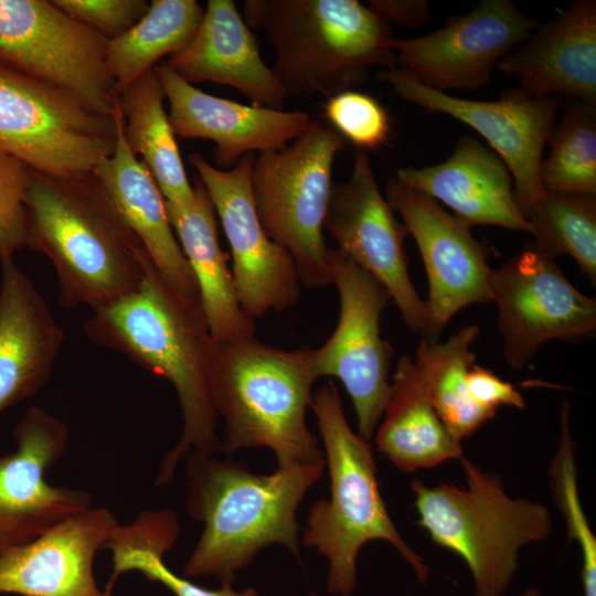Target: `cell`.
<instances>
[{"label": "cell", "mask_w": 596, "mask_h": 596, "mask_svg": "<svg viewBox=\"0 0 596 596\" xmlns=\"http://www.w3.org/2000/svg\"><path fill=\"white\" fill-rule=\"evenodd\" d=\"M84 330L94 343L121 352L175 390L183 430L162 459L157 486L171 482L178 462L191 451L222 453L211 395L215 340L201 301L172 289L152 265L136 291L93 312Z\"/></svg>", "instance_id": "cell-1"}, {"label": "cell", "mask_w": 596, "mask_h": 596, "mask_svg": "<svg viewBox=\"0 0 596 596\" xmlns=\"http://www.w3.org/2000/svg\"><path fill=\"white\" fill-rule=\"evenodd\" d=\"M24 209L26 247L52 264L63 307L105 309L136 291L153 265L92 172L62 178L32 169Z\"/></svg>", "instance_id": "cell-2"}, {"label": "cell", "mask_w": 596, "mask_h": 596, "mask_svg": "<svg viewBox=\"0 0 596 596\" xmlns=\"http://www.w3.org/2000/svg\"><path fill=\"white\" fill-rule=\"evenodd\" d=\"M184 459L185 509L192 519L204 523V531L183 577L210 575L222 585H232L235 573L274 543L299 558L297 510L307 491L321 479L326 461L256 475L230 458L191 451Z\"/></svg>", "instance_id": "cell-3"}, {"label": "cell", "mask_w": 596, "mask_h": 596, "mask_svg": "<svg viewBox=\"0 0 596 596\" xmlns=\"http://www.w3.org/2000/svg\"><path fill=\"white\" fill-rule=\"evenodd\" d=\"M244 15L273 45L287 95L330 98L372 66L397 67L392 24L356 0H247Z\"/></svg>", "instance_id": "cell-4"}, {"label": "cell", "mask_w": 596, "mask_h": 596, "mask_svg": "<svg viewBox=\"0 0 596 596\" xmlns=\"http://www.w3.org/2000/svg\"><path fill=\"white\" fill-rule=\"evenodd\" d=\"M310 348L294 351L254 337L214 343L211 395L225 423L222 453L268 447L278 467L326 461L306 422L316 381Z\"/></svg>", "instance_id": "cell-5"}, {"label": "cell", "mask_w": 596, "mask_h": 596, "mask_svg": "<svg viewBox=\"0 0 596 596\" xmlns=\"http://www.w3.org/2000/svg\"><path fill=\"white\" fill-rule=\"evenodd\" d=\"M310 406L326 448L330 498L311 505L302 544L328 560V593L351 596L356 557L373 540L390 542L425 583L428 566L397 532L380 491L371 446L350 428L338 386L329 381L312 396Z\"/></svg>", "instance_id": "cell-6"}, {"label": "cell", "mask_w": 596, "mask_h": 596, "mask_svg": "<svg viewBox=\"0 0 596 596\" xmlns=\"http://www.w3.org/2000/svg\"><path fill=\"white\" fill-rule=\"evenodd\" d=\"M459 461L465 488L412 482L418 524L466 563L475 596H502L518 571L522 547L550 536L552 514L540 502L510 497L497 473L466 457Z\"/></svg>", "instance_id": "cell-7"}, {"label": "cell", "mask_w": 596, "mask_h": 596, "mask_svg": "<svg viewBox=\"0 0 596 596\" xmlns=\"http://www.w3.org/2000/svg\"><path fill=\"white\" fill-rule=\"evenodd\" d=\"M347 140L329 124L311 119L286 147L255 156L251 173L255 207L268 237L292 257L299 281L331 284L323 221L332 166Z\"/></svg>", "instance_id": "cell-8"}, {"label": "cell", "mask_w": 596, "mask_h": 596, "mask_svg": "<svg viewBox=\"0 0 596 596\" xmlns=\"http://www.w3.org/2000/svg\"><path fill=\"white\" fill-rule=\"evenodd\" d=\"M115 146V115L96 114L0 63V151L38 172L68 178L91 173Z\"/></svg>", "instance_id": "cell-9"}, {"label": "cell", "mask_w": 596, "mask_h": 596, "mask_svg": "<svg viewBox=\"0 0 596 596\" xmlns=\"http://www.w3.org/2000/svg\"><path fill=\"white\" fill-rule=\"evenodd\" d=\"M107 42L52 1L0 0V63L113 116L118 94Z\"/></svg>", "instance_id": "cell-10"}, {"label": "cell", "mask_w": 596, "mask_h": 596, "mask_svg": "<svg viewBox=\"0 0 596 596\" xmlns=\"http://www.w3.org/2000/svg\"><path fill=\"white\" fill-rule=\"evenodd\" d=\"M331 284L340 298L338 324L319 349H312L311 373L344 385L358 417L359 434L373 435L390 390L393 348L381 337V317L391 299L386 289L337 248H329Z\"/></svg>", "instance_id": "cell-11"}, {"label": "cell", "mask_w": 596, "mask_h": 596, "mask_svg": "<svg viewBox=\"0 0 596 596\" xmlns=\"http://www.w3.org/2000/svg\"><path fill=\"white\" fill-rule=\"evenodd\" d=\"M376 78L405 102L451 116L483 137L508 167L514 201L524 219L543 199L542 155L563 96L536 97L512 87L497 100L465 99L432 89L400 67L384 68Z\"/></svg>", "instance_id": "cell-12"}, {"label": "cell", "mask_w": 596, "mask_h": 596, "mask_svg": "<svg viewBox=\"0 0 596 596\" xmlns=\"http://www.w3.org/2000/svg\"><path fill=\"white\" fill-rule=\"evenodd\" d=\"M491 298L503 356L514 370L524 369L550 340L577 342L596 331V300L579 292L534 243L493 270Z\"/></svg>", "instance_id": "cell-13"}, {"label": "cell", "mask_w": 596, "mask_h": 596, "mask_svg": "<svg viewBox=\"0 0 596 596\" xmlns=\"http://www.w3.org/2000/svg\"><path fill=\"white\" fill-rule=\"evenodd\" d=\"M380 191L370 158L355 151L350 177L332 184L323 221L341 253L376 279L389 292L406 327L435 341L427 302L408 274L404 238L408 233Z\"/></svg>", "instance_id": "cell-14"}, {"label": "cell", "mask_w": 596, "mask_h": 596, "mask_svg": "<svg viewBox=\"0 0 596 596\" xmlns=\"http://www.w3.org/2000/svg\"><path fill=\"white\" fill-rule=\"evenodd\" d=\"M222 223L233 259V277L243 311L253 320L283 311L300 298L291 255L272 241L259 221L251 185L255 155L223 170L200 153L188 156Z\"/></svg>", "instance_id": "cell-15"}, {"label": "cell", "mask_w": 596, "mask_h": 596, "mask_svg": "<svg viewBox=\"0 0 596 596\" xmlns=\"http://www.w3.org/2000/svg\"><path fill=\"white\" fill-rule=\"evenodd\" d=\"M539 24L511 0H483L432 33L393 39L392 47L397 51V67L432 89H477Z\"/></svg>", "instance_id": "cell-16"}, {"label": "cell", "mask_w": 596, "mask_h": 596, "mask_svg": "<svg viewBox=\"0 0 596 596\" xmlns=\"http://www.w3.org/2000/svg\"><path fill=\"white\" fill-rule=\"evenodd\" d=\"M385 199L402 216L418 246L428 278L426 302L432 333L438 341L444 327L459 310L492 300L490 249L473 236L467 223L397 177L387 180Z\"/></svg>", "instance_id": "cell-17"}, {"label": "cell", "mask_w": 596, "mask_h": 596, "mask_svg": "<svg viewBox=\"0 0 596 596\" xmlns=\"http://www.w3.org/2000/svg\"><path fill=\"white\" fill-rule=\"evenodd\" d=\"M14 453L0 456V555L91 508L92 494L53 487L45 471L66 453L67 426L39 406L13 430Z\"/></svg>", "instance_id": "cell-18"}, {"label": "cell", "mask_w": 596, "mask_h": 596, "mask_svg": "<svg viewBox=\"0 0 596 596\" xmlns=\"http://www.w3.org/2000/svg\"><path fill=\"white\" fill-rule=\"evenodd\" d=\"M175 137L204 139L215 145L213 158L231 169L245 155L279 150L309 126L310 115L244 105L210 95L175 74L166 63L156 65Z\"/></svg>", "instance_id": "cell-19"}, {"label": "cell", "mask_w": 596, "mask_h": 596, "mask_svg": "<svg viewBox=\"0 0 596 596\" xmlns=\"http://www.w3.org/2000/svg\"><path fill=\"white\" fill-rule=\"evenodd\" d=\"M119 524L106 508L74 514L35 540L0 555V593L22 596H111L93 564Z\"/></svg>", "instance_id": "cell-20"}, {"label": "cell", "mask_w": 596, "mask_h": 596, "mask_svg": "<svg viewBox=\"0 0 596 596\" xmlns=\"http://www.w3.org/2000/svg\"><path fill=\"white\" fill-rule=\"evenodd\" d=\"M501 73L518 78L536 96H570L596 105V1L576 0L539 24L499 61Z\"/></svg>", "instance_id": "cell-21"}, {"label": "cell", "mask_w": 596, "mask_h": 596, "mask_svg": "<svg viewBox=\"0 0 596 596\" xmlns=\"http://www.w3.org/2000/svg\"><path fill=\"white\" fill-rule=\"evenodd\" d=\"M114 115L115 150L92 174L111 207L142 243L161 278L181 295L201 301L194 274L169 222L166 200L152 175L129 149L118 106Z\"/></svg>", "instance_id": "cell-22"}, {"label": "cell", "mask_w": 596, "mask_h": 596, "mask_svg": "<svg viewBox=\"0 0 596 596\" xmlns=\"http://www.w3.org/2000/svg\"><path fill=\"white\" fill-rule=\"evenodd\" d=\"M0 414L50 380L64 331L13 258L0 260Z\"/></svg>", "instance_id": "cell-23"}, {"label": "cell", "mask_w": 596, "mask_h": 596, "mask_svg": "<svg viewBox=\"0 0 596 596\" xmlns=\"http://www.w3.org/2000/svg\"><path fill=\"white\" fill-rule=\"evenodd\" d=\"M166 64L190 84L230 86L256 106L283 109L288 96L232 0H209L193 39Z\"/></svg>", "instance_id": "cell-24"}, {"label": "cell", "mask_w": 596, "mask_h": 596, "mask_svg": "<svg viewBox=\"0 0 596 596\" xmlns=\"http://www.w3.org/2000/svg\"><path fill=\"white\" fill-rule=\"evenodd\" d=\"M395 177L445 203L469 226L530 231L515 204L508 167L475 138H459L453 153L443 162L421 169L400 168Z\"/></svg>", "instance_id": "cell-25"}, {"label": "cell", "mask_w": 596, "mask_h": 596, "mask_svg": "<svg viewBox=\"0 0 596 596\" xmlns=\"http://www.w3.org/2000/svg\"><path fill=\"white\" fill-rule=\"evenodd\" d=\"M169 222L194 274L202 309L216 342H234L255 336V323L242 309L228 254L220 244L215 210L198 177L192 196L166 201Z\"/></svg>", "instance_id": "cell-26"}, {"label": "cell", "mask_w": 596, "mask_h": 596, "mask_svg": "<svg viewBox=\"0 0 596 596\" xmlns=\"http://www.w3.org/2000/svg\"><path fill=\"white\" fill-rule=\"evenodd\" d=\"M391 380L384 419L375 435L377 451L407 472L464 457L461 441L437 414L415 361L401 356Z\"/></svg>", "instance_id": "cell-27"}, {"label": "cell", "mask_w": 596, "mask_h": 596, "mask_svg": "<svg viewBox=\"0 0 596 596\" xmlns=\"http://www.w3.org/2000/svg\"><path fill=\"white\" fill-rule=\"evenodd\" d=\"M156 67V66H155ZM156 68L142 74L118 95L124 134L131 152L157 182L166 201L184 202L193 193Z\"/></svg>", "instance_id": "cell-28"}, {"label": "cell", "mask_w": 596, "mask_h": 596, "mask_svg": "<svg viewBox=\"0 0 596 596\" xmlns=\"http://www.w3.org/2000/svg\"><path fill=\"white\" fill-rule=\"evenodd\" d=\"M204 10L195 0H152L127 32L108 40L106 63L119 95L166 55L182 51L195 35Z\"/></svg>", "instance_id": "cell-29"}, {"label": "cell", "mask_w": 596, "mask_h": 596, "mask_svg": "<svg viewBox=\"0 0 596 596\" xmlns=\"http://www.w3.org/2000/svg\"><path fill=\"white\" fill-rule=\"evenodd\" d=\"M179 533L178 515L168 509L142 511L129 524H117L105 545L113 554V573L105 592L110 595L115 581L121 574L138 571L167 587L174 596H259L252 587L241 592L234 590L232 585H222L219 589L203 588L171 571L163 562V555L173 547Z\"/></svg>", "instance_id": "cell-30"}, {"label": "cell", "mask_w": 596, "mask_h": 596, "mask_svg": "<svg viewBox=\"0 0 596 596\" xmlns=\"http://www.w3.org/2000/svg\"><path fill=\"white\" fill-rule=\"evenodd\" d=\"M480 333L476 324L465 326L447 341L422 340L415 363L427 386L433 405L455 438L472 435L496 413L478 405L467 387V374L476 362L472 344Z\"/></svg>", "instance_id": "cell-31"}, {"label": "cell", "mask_w": 596, "mask_h": 596, "mask_svg": "<svg viewBox=\"0 0 596 596\" xmlns=\"http://www.w3.org/2000/svg\"><path fill=\"white\" fill-rule=\"evenodd\" d=\"M529 233L547 255H570L596 281V194L545 192L528 213Z\"/></svg>", "instance_id": "cell-32"}, {"label": "cell", "mask_w": 596, "mask_h": 596, "mask_svg": "<svg viewBox=\"0 0 596 596\" xmlns=\"http://www.w3.org/2000/svg\"><path fill=\"white\" fill-rule=\"evenodd\" d=\"M540 168L545 192L596 194V105L572 99L547 136Z\"/></svg>", "instance_id": "cell-33"}, {"label": "cell", "mask_w": 596, "mask_h": 596, "mask_svg": "<svg viewBox=\"0 0 596 596\" xmlns=\"http://www.w3.org/2000/svg\"><path fill=\"white\" fill-rule=\"evenodd\" d=\"M570 403L565 400L561 411V433L557 450L550 465V483L564 515L567 540L581 549V581L583 596H596V538L585 517L577 489L575 443L570 430Z\"/></svg>", "instance_id": "cell-34"}, {"label": "cell", "mask_w": 596, "mask_h": 596, "mask_svg": "<svg viewBox=\"0 0 596 596\" xmlns=\"http://www.w3.org/2000/svg\"><path fill=\"white\" fill-rule=\"evenodd\" d=\"M329 125L358 150H377L392 131L387 110L371 95L345 91L330 98L323 107Z\"/></svg>", "instance_id": "cell-35"}, {"label": "cell", "mask_w": 596, "mask_h": 596, "mask_svg": "<svg viewBox=\"0 0 596 596\" xmlns=\"http://www.w3.org/2000/svg\"><path fill=\"white\" fill-rule=\"evenodd\" d=\"M31 174L28 164L0 151V260L26 247L24 196Z\"/></svg>", "instance_id": "cell-36"}, {"label": "cell", "mask_w": 596, "mask_h": 596, "mask_svg": "<svg viewBox=\"0 0 596 596\" xmlns=\"http://www.w3.org/2000/svg\"><path fill=\"white\" fill-rule=\"evenodd\" d=\"M60 10L106 40L130 30L148 11L146 0H53Z\"/></svg>", "instance_id": "cell-37"}, {"label": "cell", "mask_w": 596, "mask_h": 596, "mask_svg": "<svg viewBox=\"0 0 596 596\" xmlns=\"http://www.w3.org/2000/svg\"><path fill=\"white\" fill-rule=\"evenodd\" d=\"M467 387L471 398L481 407L497 413L502 405L524 408L520 392L490 370L473 364L467 374Z\"/></svg>", "instance_id": "cell-38"}, {"label": "cell", "mask_w": 596, "mask_h": 596, "mask_svg": "<svg viewBox=\"0 0 596 596\" xmlns=\"http://www.w3.org/2000/svg\"><path fill=\"white\" fill-rule=\"evenodd\" d=\"M368 7L385 19L405 28H418L432 17L427 0H370Z\"/></svg>", "instance_id": "cell-39"}, {"label": "cell", "mask_w": 596, "mask_h": 596, "mask_svg": "<svg viewBox=\"0 0 596 596\" xmlns=\"http://www.w3.org/2000/svg\"><path fill=\"white\" fill-rule=\"evenodd\" d=\"M519 596H541V593L538 588H528Z\"/></svg>", "instance_id": "cell-40"}, {"label": "cell", "mask_w": 596, "mask_h": 596, "mask_svg": "<svg viewBox=\"0 0 596 596\" xmlns=\"http://www.w3.org/2000/svg\"><path fill=\"white\" fill-rule=\"evenodd\" d=\"M309 596H318L316 593H310Z\"/></svg>", "instance_id": "cell-41"}]
</instances>
